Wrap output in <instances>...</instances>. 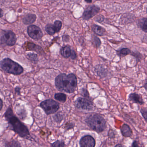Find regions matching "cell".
I'll return each mask as SVG.
<instances>
[{
  "instance_id": "cell-5",
  "label": "cell",
  "mask_w": 147,
  "mask_h": 147,
  "mask_svg": "<svg viewBox=\"0 0 147 147\" xmlns=\"http://www.w3.org/2000/svg\"><path fill=\"white\" fill-rule=\"evenodd\" d=\"M40 106L47 115L55 113L60 108L59 103L51 99L42 101L41 102Z\"/></svg>"
},
{
  "instance_id": "cell-8",
  "label": "cell",
  "mask_w": 147,
  "mask_h": 147,
  "mask_svg": "<svg viewBox=\"0 0 147 147\" xmlns=\"http://www.w3.org/2000/svg\"><path fill=\"white\" fill-rule=\"evenodd\" d=\"M27 32L30 37L36 41L40 40L43 36L42 32L41 29L35 25L29 26L27 28Z\"/></svg>"
},
{
  "instance_id": "cell-31",
  "label": "cell",
  "mask_w": 147,
  "mask_h": 147,
  "mask_svg": "<svg viewBox=\"0 0 147 147\" xmlns=\"http://www.w3.org/2000/svg\"><path fill=\"white\" fill-rule=\"evenodd\" d=\"M131 146L133 147H138L139 146H138V144L137 142L136 141H134L133 142V143H132V145H131Z\"/></svg>"
},
{
  "instance_id": "cell-15",
  "label": "cell",
  "mask_w": 147,
  "mask_h": 147,
  "mask_svg": "<svg viewBox=\"0 0 147 147\" xmlns=\"http://www.w3.org/2000/svg\"><path fill=\"white\" fill-rule=\"evenodd\" d=\"M92 30L96 35L102 36L105 33V30L101 26L94 24L92 26Z\"/></svg>"
},
{
  "instance_id": "cell-32",
  "label": "cell",
  "mask_w": 147,
  "mask_h": 147,
  "mask_svg": "<svg viewBox=\"0 0 147 147\" xmlns=\"http://www.w3.org/2000/svg\"><path fill=\"white\" fill-rule=\"evenodd\" d=\"M15 92H16L18 93V94H20V88L18 87H17L16 88H15Z\"/></svg>"
},
{
  "instance_id": "cell-13",
  "label": "cell",
  "mask_w": 147,
  "mask_h": 147,
  "mask_svg": "<svg viewBox=\"0 0 147 147\" xmlns=\"http://www.w3.org/2000/svg\"><path fill=\"white\" fill-rule=\"evenodd\" d=\"M122 135L125 137H130L132 135V131L130 127L126 124H124L121 128Z\"/></svg>"
},
{
  "instance_id": "cell-11",
  "label": "cell",
  "mask_w": 147,
  "mask_h": 147,
  "mask_svg": "<svg viewBox=\"0 0 147 147\" xmlns=\"http://www.w3.org/2000/svg\"><path fill=\"white\" fill-rule=\"evenodd\" d=\"M129 99L130 101H132L133 103H137L140 105H142L144 103L141 95L136 93L130 94L129 96Z\"/></svg>"
},
{
  "instance_id": "cell-6",
  "label": "cell",
  "mask_w": 147,
  "mask_h": 147,
  "mask_svg": "<svg viewBox=\"0 0 147 147\" xmlns=\"http://www.w3.org/2000/svg\"><path fill=\"white\" fill-rule=\"evenodd\" d=\"M17 37L14 32L11 31L5 32L1 38V42L8 46H13L17 42Z\"/></svg>"
},
{
  "instance_id": "cell-16",
  "label": "cell",
  "mask_w": 147,
  "mask_h": 147,
  "mask_svg": "<svg viewBox=\"0 0 147 147\" xmlns=\"http://www.w3.org/2000/svg\"><path fill=\"white\" fill-rule=\"evenodd\" d=\"M61 55L64 58H68L70 57L71 54V49L69 46H65L63 47L60 51Z\"/></svg>"
},
{
  "instance_id": "cell-2",
  "label": "cell",
  "mask_w": 147,
  "mask_h": 147,
  "mask_svg": "<svg viewBox=\"0 0 147 147\" xmlns=\"http://www.w3.org/2000/svg\"><path fill=\"white\" fill-rule=\"evenodd\" d=\"M5 117L9 127L15 133L21 137L29 138L30 134L28 128L14 115L11 107H9L7 110Z\"/></svg>"
},
{
  "instance_id": "cell-21",
  "label": "cell",
  "mask_w": 147,
  "mask_h": 147,
  "mask_svg": "<svg viewBox=\"0 0 147 147\" xmlns=\"http://www.w3.org/2000/svg\"><path fill=\"white\" fill-rule=\"evenodd\" d=\"M27 58L29 60L32 61H38V57L37 54L34 53H28L26 55Z\"/></svg>"
},
{
  "instance_id": "cell-12",
  "label": "cell",
  "mask_w": 147,
  "mask_h": 147,
  "mask_svg": "<svg viewBox=\"0 0 147 147\" xmlns=\"http://www.w3.org/2000/svg\"><path fill=\"white\" fill-rule=\"evenodd\" d=\"M36 16L35 14H27L23 18V23L25 25L32 24L35 22L36 20Z\"/></svg>"
},
{
  "instance_id": "cell-9",
  "label": "cell",
  "mask_w": 147,
  "mask_h": 147,
  "mask_svg": "<svg viewBox=\"0 0 147 147\" xmlns=\"http://www.w3.org/2000/svg\"><path fill=\"white\" fill-rule=\"evenodd\" d=\"M99 11L100 8L94 5L90 6L84 11L82 18L84 20H89L98 13Z\"/></svg>"
},
{
  "instance_id": "cell-7",
  "label": "cell",
  "mask_w": 147,
  "mask_h": 147,
  "mask_svg": "<svg viewBox=\"0 0 147 147\" xmlns=\"http://www.w3.org/2000/svg\"><path fill=\"white\" fill-rule=\"evenodd\" d=\"M75 105L78 109L91 111L93 108V105L91 100L85 98L80 97L75 101Z\"/></svg>"
},
{
  "instance_id": "cell-27",
  "label": "cell",
  "mask_w": 147,
  "mask_h": 147,
  "mask_svg": "<svg viewBox=\"0 0 147 147\" xmlns=\"http://www.w3.org/2000/svg\"><path fill=\"white\" fill-rule=\"evenodd\" d=\"M76 54L75 51L74 50H71V54L70 57L72 60H75L76 58Z\"/></svg>"
},
{
  "instance_id": "cell-33",
  "label": "cell",
  "mask_w": 147,
  "mask_h": 147,
  "mask_svg": "<svg viewBox=\"0 0 147 147\" xmlns=\"http://www.w3.org/2000/svg\"><path fill=\"white\" fill-rule=\"evenodd\" d=\"M3 107V101L0 98V111H1Z\"/></svg>"
},
{
  "instance_id": "cell-26",
  "label": "cell",
  "mask_w": 147,
  "mask_h": 147,
  "mask_svg": "<svg viewBox=\"0 0 147 147\" xmlns=\"http://www.w3.org/2000/svg\"><path fill=\"white\" fill-rule=\"evenodd\" d=\"M140 111L142 116H143L145 121H146L147 120V108H144V109H141Z\"/></svg>"
},
{
  "instance_id": "cell-23",
  "label": "cell",
  "mask_w": 147,
  "mask_h": 147,
  "mask_svg": "<svg viewBox=\"0 0 147 147\" xmlns=\"http://www.w3.org/2000/svg\"><path fill=\"white\" fill-rule=\"evenodd\" d=\"M54 25L55 28L56 32H58L61 30L62 26V24L60 20H56L54 23Z\"/></svg>"
},
{
  "instance_id": "cell-24",
  "label": "cell",
  "mask_w": 147,
  "mask_h": 147,
  "mask_svg": "<svg viewBox=\"0 0 147 147\" xmlns=\"http://www.w3.org/2000/svg\"><path fill=\"white\" fill-rule=\"evenodd\" d=\"M65 145L64 142L61 140H57L51 144V146L54 147H63Z\"/></svg>"
},
{
  "instance_id": "cell-19",
  "label": "cell",
  "mask_w": 147,
  "mask_h": 147,
  "mask_svg": "<svg viewBox=\"0 0 147 147\" xmlns=\"http://www.w3.org/2000/svg\"><path fill=\"white\" fill-rule=\"evenodd\" d=\"M139 27L145 32H147V19L146 18L140 20L138 22Z\"/></svg>"
},
{
  "instance_id": "cell-36",
  "label": "cell",
  "mask_w": 147,
  "mask_h": 147,
  "mask_svg": "<svg viewBox=\"0 0 147 147\" xmlns=\"http://www.w3.org/2000/svg\"><path fill=\"white\" fill-rule=\"evenodd\" d=\"M116 147H117V146H122V145H120V144H118V145H116Z\"/></svg>"
},
{
  "instance_id": "cell-1",
  "label": "cell",
  "mask_w": 147,
  "mask_h": 147,
  "mask_svg": "<svg viewBox=\"0 0 147 147\" xmlns=\"http://www.w3.org/2000/svg\"><path fill=\"white\" fill-rule=\"evenodd\" d=\"M55 85L59 91L71 93L74 92L77 87V78L73 74H61L55 78Z\"/></svg>"
},
{
  "instance_id": "cell-34",
  "label": "cell",
  "mask_w": 147,
  "mask_h": 147,
  "mask_svg": "<svg viewBox=\"0 0 147 147\" xmlns=\"http://www.w3.org/2000/svg\"><path fill=\"white\" fill-rule=\"evenodd\" d=\"M3 14H4V12H3V11L1 8H0V18H1L3 17Z\"/></svg>"
},
{
  "instance_id": "cell-22",
  "label": "cell",
  "mask_w": 147,
  "mask_h": 147,
  "mask_svg": "<svg viewBox=\"0 0 147 147\" xmlns=\"http://www.w3.org/2000/svg\"><path fill=\"white\" fill-rule=\"evenodd\" d=\"M92 41L93 44L96 48H98L101 45V41L99 38L95 36H93L92 38Z\"/></svg>"
},
{
  "instance_id": "cell-14",
  "label": "cell",
  "mask_w": 147,
  "mask_h": 147,
  "mask_svg": "<svg viewBox=\"0 0 147 147\" xmlns=\"http://www.w3.org/2000/svg\"><path fill=\"white\" fill-rule=\"evenodd\" d=\"M24 46L25 49L26 50L33 51H36L38 52L40 51L42 49L40 46L36 45L33 43L30 42H26Z\"/></svg>"
},
{
  "instance_id": "cell-30",
  "label": "cell",
  "mask_w": 147,
  "mask_h": 147,
  "mask_svg": "<svg viewBox=\"0 0 147 147\" xmlns=\"http://www.w3.org/2000/svg\"><path fill=\"white\" fill-rule=\"evenodd\" d=\"M83 90H84V91H83V90H82V92H83V93H84V94H83V96H86V97H88V96H89V94H88L87 91V90H86V89H83Z\"/></svg>"
},
{
  "instance_id": "cell-25",
  "label": "cell",
  "mask_w": 147,
  "mask_h": 147,
  "mask_svg": "<svg viewBox=\"0 0 147 147\" xmlns=\"http://www.w3.org/2000/svg\"><path fill=\"white\" fill-rule=\"evenodd\" d=\"M5 146H7V147H20L21 145L17 141H13L10 142L8 143Z\"/></svg>"
},
{
  "instance_id": "cell-10",
  "label": "cell",
  "mask_w": 147,
  "mask_h": 147,
  "mask_svg": "<svg viewBox=\"0 0 147 147\" xmlns=\"http://www.w3.org/2000/svg\"><path fill=\"white\" fill-rule=\"evenodd\" d=\"M80 144L82 147H94L95 146V140L92 136L87 135L81 138Z\"/></svg>"
},
{
  "instance_id": "cell-18",
  "label": "cell",
  "mask_w": 147,
  "mask_h": 147,
  "mask_svg": "<svg viewBox=\"0 0 147 147\" xmlns=\"http://www.w3.org/2000/svg\"><path fill=\"white\" fill-rule=\"evenodd\" d=\"M55 98L56 100L62 103H64L67 100V97L65 94L59 93L55 94Z\"/></svg>"
},
{
  "instance_id": "cell-29",
  "label": "cell",
  "mask_w": 147,
  "mask_h": 147,
  "mask_svg": "<svg viewBox=\"0 0 147 147\" xmlns=\"http://www.w3.org/2000/svg\"><path fill=\"white\" fill-rule=\"evenodd\" d=\"M61 117V115H59V114H57L56 115H55V119L56 121L57 122H61L62 120L63 119L60 118V117Z\"/></svg>"
},
{
  "instance_id": "cell-4",
  "label": "cell",
  "mask_w": 147,
  "mask_h": 147,
  "mask_svg": "<svg viewBox=\"0 0 147 147\" xmlns=\"http://www.w3.org/2000/svg\"><path fill=\"white\" fill-rule=\"evenodd\" d=\"M0 66L4 71L8 74L18 75L24 72L23 67L10 58L2 60L0 63Z\"/></svg>"
},
{
  "instance_id": "cell-17",
  "label": "cell",
  "mask_w": 147,
  "mask_h": 147,
  "mask_svg": "<svg viewBox=\"0 0 147 147\" xmlns=\"http://www.w3.org/2000/svg\"><path fill=\"white\" fill-rule=\"evenodd\" d=\"M45 30L47 33L50 35H53L56 33V32L55 28L54 26V24H49L45 26Z\"/></svg>"
},
{
  "instance_id": "cell-28",
  "label": "cell",
  "mask_w": 147,
  "mask_h": 147,
  "mask_svg": "<svg viewBox=\"0 0 147 147\" xmlns=\"http://www.w3.org/2000/svg\"><path fill=\"white\" fill-rule=\"evenodd\" d=\"M63 41V42H67L69 40V36L67 35H64L62 36Z\"/></svg>"
},
{
  "instance_id": "cell-3",
  "label": "cell",
  "mask_w": 147,
  "mask_h": 147,
  "mask_svg": "<svg viewBox=\"0 0 147 147\" xmlns=\"http://www.w3.org/2000/svg\"><path fill=\"white\" fill-rule=\"evenodd\" d=\"M88 126L98 133L102 132L106 128V121L99 114L90 115L85 119Z\"/></svg>"
},
{
  "instance_id": "cell-35",
  "label": "cell",
  "mask_w": 147,
  "mask_h": 147,
  "mask_svg": "<svg viewBox=\"0 0 147 147\" xmlns=\"http://www.w3.org/2000/svg\"><path fill=\"white\" fill-rule=\"evenodd\" d=\"M85 1L88 3H91L92 1V0H85Z\"/></svg>"
},
{
  "instance_id": "cell-20",
  "label": "cell",
  "mask_w": 147,
  "mask_h": 147,
  "mask_svg": "<svg viewBox=\"0 0 147 147\" xmlns=\"http://www.w3.org/2000/svg\"><path fill=\"white\" fill-rule=\"evenodd\" d=\"M117 55L120 57H125L130 54L131 51L128 48H123L117 51Z\"/></svg>"
}]
</instances>
